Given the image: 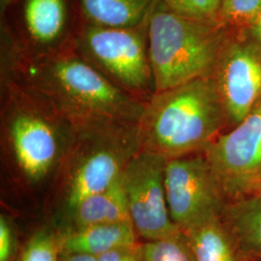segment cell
<instances>
[{"label":"cell","instance_id":"cell-1","mask_svg":"<svg viewBox=\"0 0 261 261\" xmlns=\"http://www.w3.org/2000/svg\"><path fill=\"white\" fill-rule=\"evenodd\" d=\"M1 74L42 96L73 130L138 125L144 111L145 103L112 84L73 47L28 57L1 45Z\"/></svg>","mask_w":261,"mask_h":261},{"label":"cell","instance_id":"cell-2","mask_svg":"<svg viewBox=\"0 0 261 261\" xmlns=\"http://www.w3.org/2000/svg\"><path fill=\"white\" fill-rule=\"evenodd\" d=\"M224 108L211 76L156 92L138 124L140 150L172 159L203 153L226 130Z\"/></svg>","mask_w":261,"mask_h":261},{"label":"cell","instance_id":"cell-3","mask_svg":"<svg viewBox=\"0 0 261 261\" xmlns=\"http://www.w3.org/2000/svg\"><path fill=\"white\" fill-rule=\"evenodd\" d=\"M1 127L12 168L30 187L56 175L74 135L70 124L47 100L4 74Z\"/></svg>","mask_w":261,"mask_h":261},{"label":"cell","instance_id":"cell-4","mask_svg":"<svg viewBox=\"0 0 261 261\" xmlns=\"http://www.w3.org/2000/svg\"><path fill=\"white\" fill-rule=\"evenodd\" d=\"M74 130L55 175L53 202L61 226L86 197L121 177L138 151V125L108 124Z\"/></svg>","mask_w":261,"mask_h":261},{"label":"cell","instance_id":"cell-5","mask_svg":"<svg viewBox=\"0 0 261 261\" xmlns=\"http://www.w3.org/2000/svg\"><path fill=\"white\" fill-rule=\"evenodd\" d=\"M229 31L215 20L180 15L161 0L148 20V48L156 92L211 76Z\"/></svg>","mask_w":261,"mask_h":261},{"label":"cell","instance_id":"cell-6","mask_svg":"<svg viewBox=\"0 0 261 261\" xmlns=\"http://www.w3.org/2000/svg\"><path fill=\"white\" fill-rule=\"evenodd\" d=\"M72 47L102 75L143 103L156 93L148 48V21L133 28L82 21Z\"/></svg>","mask_w":261,"mask_h":261},{"label":"cell","instance_id":"cell-7","mask_svg":"<svg viewBox=\"0 0 261 261\" xmlns=\"http://www.w3.org/2000/svg\"><path fill=\"white\" fill-rule=\"evenodd\" d=\"M82 19L75 0H14L1 12L2 45L21 56H48L72 47Z\"/></svg>","mask_w":261,"mask_h":261},{"label":"cell","instance_id":"cell-8","mask_svg":"<svg viewBox=\"0 0 261 261\" xmlns=\"http://www.w3.org/2000/svg\"><path fill=\"white\" fill-rule=\"evenodd\" d=\"M203 154L228 204L261 195V99Z\"/></svg>","mask_w":261,"mask_h":261},{"label":"cell","instance_id":"cell-9","mask_svg":"<svg viewBox=\"0 0 261 261\" xmlns=\"http://www.w3.org/2000/svg\"><path fill=\"white\" fill-rule=\"evenodd\" d=\"M165 187L170 218L183 232L222 218L228 204L203 153L168 159Z\"/></svg>","mask_w":261,"mask_h":261},{"label":"cell","instance_id":"cell-10","mask_svg":"<svg viewBox=\"0 0 261 261\" xmlns=\"http://www.w3.org/2000/svg\"><path fill=\"white\" fill-rule=\"evenodd\" d=\"M211 77L228 130L242 121L261 99V43L248 28L229 31Z\"/></svg>","mask_w":261,"mask_h":261},{"label":"cell","instance_id":"cell-11","mask_svg":"<svg viewBox=\"0 0 261 261\" xmlns=\"http://www.w3.org/2000/svg\"><path fill=\"white\" fill-rule=\"evenodd\" d=\"M166 163L167 159L161 155L139 150L122 173L130 221L144 242L182 231L173 223L168 211Z\"/></svg>","mask_w":261,"mask_h":261},{"label":"cell","instance_id":"cell-12","mask_svg":"<svg viewBox=\"0 0 261 261\" xmlns=\"http://www.w3.org/2000/svg\"><path fill=\"white\" fill-rule=\"evenodd\" d=\"M57 232L61 252L84 253L95 257L117 248L140 243L130 221L94 224Z\"/></svg>","mask_w":261,"mask_h":261},{"label":"cell","instance_id":"cell-13","mask_svg":"<svg viewBox=\"0 0 261 261\" xmlns=\"http://www.w3.org/2000/svg\"><path fill=\"white\" fill-rule=\"evenodd\" d=\"M126 221L130 218L121 175L112 186L83 200L57 231Z\"/></svg>","mask_w":261,"mask_h":261},{"label":"cell","instance_id":"cell-14","mask_svg":"<svg viewBox=\"0 0 261 261\" xmlns=\"http://www.w3.org/2000/svg\"><path fill=\"white\" fill-rule=\"evenodd\" d=\"M160 1L75 0L83 21L112 28H133L147 22Z\"/></svg>","mask_w":261,"mask_h":261},{"label":"cell","instance_id":"cell-15","mask_svg":"<svg viewBox=\"0 0 261 261\" xmlns=\"http://www.w3.org/2000/svg\"><path fill=\"white\" fill-rule=\"evenodd\" d=\"M221 219L242 257L261 259V195L227 204Z\"/></svg>","mask_w":261,"mask_h":261},{"label":"cell","instance_id":"cell-16","mask_svg":"<svg viewBox=\"0 0 261 261\" xmlns=\"http://www.w3.org/2000/svg\"><path fill=\"white\" fill-rule=\"evenodd\" d=\"M185 234L197 261L242 260V255L221 218L210 220Z\"/></svg>","mask_w":261,"mask_h":261},{"label":"cell","instance_id":"cell-17","mask_svg":"<svg viewBox=\"0 0 261 261\" xmlns=\"http://www.w3.org/2000/svg\"><path fill=\"white\" fill-rule=\"evenodd\" d=\"M142 261H197L183 231L142 243Z\"/></svg>","mask_w":261,"mask_h":261},{"label":"cell","instance_id":"cell-18","mask_svg":"<svg viewBox=\"0 0 261 261\" xmlns=\"http://www.w3.org/2000/svg\"><path fill=\"white\" fill-rule=\"evenodd\" d=\"M261 15V0H224L216 21L229 30L249 28Z\"/></svg>","mask_w":261,"mask_h":261},{"label":"cell","instance_id":"cell-19","mask_svg":"<svg viewBox=\"0 0 261 261\" xmlns=\"http://www.w3.org/2000/svg\"><path fill=\"white\" fill-rule=\"evenodd\" d=\"M19 261H60V244L57 230L43 227L28 239Z\"/></svg>","mask_w":261,"mask_h":261},{"label":"cell","instance_id":"cell-20","mask_svg":"<svg viewBox=\"0 0 261 261\" xmlns=\"http://www.w3.org/2000/svg\"><path fill=\"white\" fill-rule=\"evenodd\" d=\"M224 0H162L173 12L194 19L215 20Z\"/></svg>","mask_w":261,"mask_h":261},{"label":"cell","instance_id":"cell-21","mask_svg":"<svg viewBox=\"0 0 261 261\" xmlns=\"http://www.w3.org/2000/svg\"><path fill=\"white\" fill-rule=\"evenodd\" d=\"M17 239L14 227L9 220L1 215L0 218V261H12L16 255Z\"/></svg>","mask_w":261,"mask_h":261},{"label":"cell","instance_id":"cell-22","mask_svg":"<svg viewBox=\"0 0 261 261\" xmlns=\"http://www.w3.org/2000/svg\"><path fill=\"white\" fill-rule=\"evenodd\" d=\"M97 261H142V243L114 249L98 256Z\"/></svg>","mask_w":261,"mask_h":261},{"label":"cell","instance_id":"cell-23","mask_svg":"<svg viewBox=\"0 0 261 261\" xmlns=\"http://www.w3.org/2000/svg\"><path fill=\"white\" fill-rule=\"evenodd\" d=\"M60 261H97V257L84 253H73L60 251Z\"/></svg>","mask_w":261,"mask_h":261},{"label":"cell","instance_id":"cell-24","mask_svg":"<svg viewBox=\"0 0 261 261\" xmlns=\"http://www.w3.org/2000/svg\"><path fill=\"white\" fill-rule=\"evenodd\" d=\"M248 29L250 30V32L252 33V35L261 43V15L257 19H255V21Z\"/></svg>","mask_w":261,"mask_h":261},{"label":"cell","instance_id":"cell-25","mask_svg":"<svg viewBox=\"0 0 261 261\" xmlns=\"http://www.w3.org/2000/svg\"><path fill=\"white\" fill-rule=\"evenodd\" d=\"M14 0H0V13L6 9Z\"/></svg>","mask_w":261,"mask_h":261}]
</instances>
